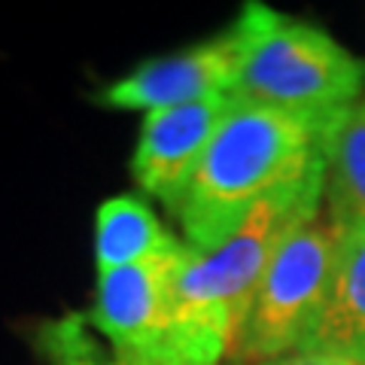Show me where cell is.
Returning <instances> with one entry per match:
<instances>
[{
    "label": "cell",
    "mask_w": 365,
    "mask_h": 365,
    "mask_svg": "<svg viewBox=\"0 0 365 365\" xmlns=\"http://www.w3.org/2000/svg\"><path fill=\"white\" fill-rule=\"evenodd\" d=\"M317 162L319 125L235 98L177 207L186 244L220 247L262 198L304 177Z\"/></svg>",
    "instance_id": "6da1fadb"
},
{
    "label": "cell",
    "mask_w": 365,
    "mask_h": 365,
    "mask_svg": "<svg viewBox=\"0 0 365 365\" xmlns=\"http://www.w3.org/2000/svg\"><path fill=\"white\" fill-rule=\"evenodd\" d=\"M232 28L237 34L232 98L289 113L319 128L362 98L365 64L329 31L256 0L241 9Z\"/></svg>",
    "instance_id": "7a4b0ae2"
},
{
    "label": "cell",
    "mask_w": 365,
    "mask_h": 365,
    "mask_svg": "<svg viewBox=\"0 0 365 365\" xmlns=\"http://www.w3.org/2000/svg\"><path fill=\"white\" fill-rule=\"evenodd\" d=\"M338 259V225L319 210L277 250L237 329V365H262L302 353L323 314Z\"/></svg>",
    "instance_id": "3957f363"
},
{
    "label": "cell",
    "mask_w": 365,
    "mask_h": 365,
    "mask_svg": "<svg viewBox=\"0 0 365 365\" xmlns=\"http://www.w3.org/2000/svg\"><path fill=\"white\" fill-rule=\"evenodd\" d=\"M182 253L186 241L168 256L98 274L88 323L119 356L146 365H180L174 287Z\"/></svg>",
    "instance_id": "277c9868"
},
{
    "label": "cell",
    "mask_w": 365,
    "mask_h": 365,
    "mask_svg": "<svg viewBox=\"0 0 365 365\" xmlns=\"http://www.w3.org/2000/svg\"><path fill=\"white\" fill-rule=\"evenodd\" d=\"M237 86V34L235 28L220 37L195 43L174 55L137 64L128 76L116 79L91 95L107 110H168L207 98H232Z\"/></svg>",
    "instance_id": "5b68a950"
},
{
    "label": "cell",
    "mask_w": 365,
    "mask_h": 365,
    "mask_svg": "<svg viewBox=\"0 0 365 365\" xmlns=\"http://www.w3.org/2000/svg\"><path fill=\"white\" fill-rule=\"evenodd\" d=\"M232 107L235 98H207L146 113L131 162L137 182L177 213L204 153Z\"/></svg>",
    "instance_id": "8992f818"
},
{
    "label": "cell",
    "mask_w": 365,
    "mask_h": 365,
    "mask_svg": "<svg viewBox=\"0 0 365 365\" xmlns=\"http://www.w3.org/2000/svg\"><path fill=\"white\" fill-rule=\"evenodd\" d=\"M302 353L365 365V222L338 228L332 287Z\"/></svg>",
    "instance_id": "52a82bcc"
},
{
    "label": "cell",
    "mask_w": 365,
    "mask_h": 365,
    "mask_svg": "<svg viewBox=\"0 0 365 365\" xmlns=\"http://www.w3.org/2000/svg\"><path fill=\"white\" fill-rule=\"evenodd\" d=\"M326 216L338 228L365 222V95L319 128Z\"/></svg>",
    "instance_id": "ba28073f"
},
{
    "label": "cell",
    "mask_w": 365,
    "mask_h": 365,
    "mask_svg": "<svg viewBox=\"0 0 365 365\" xmlns=\"http://www.w3.org/2000/svg\"><path fill=\"white\" fill-rule=\"evenodd\" d=\"M182 241H177L158 216L134 195L107 198L98 207L95 220V262L98 274L131 268L140 262L174 253Z\"/></svg>",
    "instance_id": "9c48e42d"
},
{
    "label": "cell",
    "mask_w": 365,
    "mask_h": 365,
    "mask_svg": "<svg viewBox=\"0 0 365 365\" xmlns=\"http://www.w3.org/2000/svg\"><path fill=\"white\" fill-rule=\"evenodd\" d=\"M37 350L46 365H146L125 359L88 323V314H64L37 326Z\"/></svg>",
    "instance_id": "30bf717a"
},
{
    "label": "cell",
    "mask_w": 365,
    "mask_h": 365,
    "mask_svg": "<svg viewBox=\"0 0 365 365\" xmlns=\"http://www.w3.org/2000/svg\"><path fill=\"white\" fill-rule=\"evenodd\" d=\"M262 365H353L347 359H335V356H319V353H292L283 359H271Z\"/></svg>",
    "instance_id": "8fae6325"
}]
</instances>
